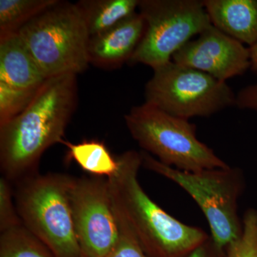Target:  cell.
Instances as JSON below:
<instances>
[{"instance_id": "obj_16", "label": "cell", "mask_w": 257, "mask_h": 257, "mask_svg": "<svg viewBox=\"0 0 257 257\" xmlns=\"http://www.w3.org/2000/svg\"><path fill=\"white\" fill-rule=\"evenodd\" d=\"M59 0H0V36L18 32Z\"/></svg>"}, {"instance_id": "obj_23", "label": "cell", "mask_w": 257, "mask_h": 257, "mask_svg": "<svg viewBox=\"0 0 257 257\" xmlns=\"http://www.w3.org/2000/svg\"><path fill=\"white\" fill-rule=\"evenodd\" d=\"M186 257H226V248L219 247L210 236Z\"/></svg>"}, {"instance_id": "obj_12", "label": "cell", "mask_w": 257, "mask_h": 257, "mask_svg": "<svg viewBox=\"0 0 257 257\" xmlns=\"http://www.w3.org/2000/svg\"><path fill=\"white\" fill-rule=\"evenodd\" d=\"M47 79L18 32L0 36V82L37 92Z\"/></svg>"}, {"instance_id": "obj_6", "label": "cell", "mask_w": 257, "mask_h": 257, "mask_svg": "<svg viewBox=\"0 0 257 257\" xmlns=\"http://www.w3.org/2000/svg\"><path fill=\"white\" fill-rule=\"evenodd\" d=\"M143 166L170 179L186 191L202 211L214 242L222 248L237 239L242 231L238 201L243 189L241 170L230 166L200 172H184L162 164L141 152Z\"/></svg>"}, {"instance_id": "obj_14", "label": "cell", "mask_w": 257, "mask_h": 257, "mask_svg": "<svg viewBox=\"0 0 257 257\" xmlns=\"http://www.w3.org/2000/svg\"><path fill=\"white\" fill-rule=\"evenodd\" d=\"M140 0H81L75 3L89 37L110 30L138 9Z\"/></svg>"}, {"instance_id": "obj_1", "label": "cell", "mask_w": 257, "mask_h": 257, "mask_svg": "<svg viewBox=\"0 0 257 257\" xmlns=\"http://www.w3.org/2000/svg\"><path fill=\"white\" fill-rule=\"evenodd\" d=\"M77 74L47 79L20 114L0 125V169L11 183L37 174L47 149L63 144L77 105Z\"/></svg>"}, {"instance_id": "obj_19", "label": "cell", "mask_w": 257, "mask_h": 257, "mask_svg": "<svg viewBox=\"0 0 257 257\" xmlns=\"http://www.w3.org/2000/svg\"><path fill=\"white\" fill-rule=\"evenodd\" d=\"M37 92L19 90L0 82V125L23 111Z\"/></svg>"}, {"instance_id": "obj_10", "label": "cell", "mask_w": 257, "mask_h": 257, "mask_svg": "<svg viewBox=\"0 0 257 257\" xmlns=\"http://www.w3.org/2000/svg\"><path fill=\"white\" fill-rule=\"evenodd\" d=\"M172 61L224 82L251 66L248 47L212 25L176 52Z\"/></svg>"}, {"instance_id": "obj_25", "label": "cell", "mask_w": 257, "mask_h": 257, "mask_svg": "<svg viewBox=\"0 0 257 257\" xmlns=\"http://www.w3.org/2000/svg\"><path fill=\"white\" fill-rule=\"evenodd\" d=\"M82 257H87V256H84V255H83V254H82Z\"/></svg>"}, {"instance_id": "obj_11", "label": "cell", "mask_w": 257, "mask_h": 257, "mask_svg": "<svg viewBox=\"0 0 257 257\" xmlns=\"http://www.w3.org/2000/svg\"><path fill=\"white\" fill-rule=\"evenodd\" d=\"M145 28L143 17L135 13L110 30L90 37L87 50L89 63L101 68L114 69L130 62Z\"/></svg>"}, {"instance_id": "obj_13", "label": "cell", "mask_w": 257, "mask_h": 257, "mask_svg": "<svg viewBox=\"0 0 257 257\" xmlns=\"http://www.w3.org/2000/svg\"><path fill=\"white\" fill-rule=\"evenodd\" d=\"M211 23L221 32L252 46L257 42V0H204Z\"/></svg>"}, {"instance_id": "obj_22", "label": "cell", "mask_w": 257, "mask_h": 257, "mask_svg": "<svg viewBox=\"0 0 257 257\" xmlns=\"http://www.w3.org/2000/svg\"><path fill=\"white\" fill-rule=\"evenodd\" d=\"M236 106L240 109L257 111V83L250 84L238 92Z\"/></svg>"}, {"instance_id": "obj_20", "label": "cell", "mask_w": 257, "mask_h": 257, "mask_svg": "<svg viewBox=\"0 0 257 257\" xmlns=\"http://www.w3.org/2000/svg\"><path fill=\"white\" fill-rule=\"evenodd\" d=\"M11 182L3 176L0 177V232L23 224L16 204L13 201L14 191Z\"/></svg>"}, {"instance_id": "obj_24", "label": "cell", "mask_w": 257, "mask_h": 257, "mask_svg": "<svg viewBox=\"0 0 257 257\" xmlns=\"http://www.w3.org/2000/svg\"><path fill=\"white\" fill-rule=\"evenodd\" d=\"M248 50H249L250 63H251L250 69L253 73L257 74V42L253 44L252 46L248 47Z\"/></svg>"}, {"instance_id": "obj_9", "label": "cell", "mask_w": 257, "mask_h": 257, "mask_svg": "<svg viewBox=\"0 0 257 257\" xmlns=\"http://www.w3.org/2000/svg\"><path fill=\"white\" fill-rule=\"evenodd\" d=\"M70 205L82 254L87 257L107 256L119 238L108 179L74 177Z\"/></svg>"}, {"instance_id": "obj_18", "label": "cell", "mask_w": 257, "mask_h": 257, "mask_svg": "<svg viewBox=\"0 0 257 257\" xmlns=\"http://www.w3.org/2000/svg\"><path fill=\"white\" fill-rule=\"evenodd\" d=\"M226 257H257V211L249 209L242 219V231L226 248Z\"/></svg>"}, {"instance_id": "obj_8", "label": "cell", "mask_w": 257, "mask_h": 257, "mask_svg": "<svg viewBox=\"0 0 257 257\" xmlns=\"http://www.w3.org/2000/svg\"><path fill=\"white\" fill-rule=\"evenodd\" d=\"M138 9L146 28L128 62L153 69L172 61L192 37L212 25L199 0H140Z\"/></svg>"}, {"instance_id": "obj_3", "label": "cell", "mask_w": 257, "mask_h": 257, "mask_svg": "<svg viewBox=\"0 0 257 257\" xmlns=\"http://www.w3.org/2000/svg\"><path fill=\"white\" fill-rule=\"evenodd\" d=\"M74 177L63 174L30 176L16 183L19 216L25 227L55 257H82L70 205Z\"/></svg>"}, {"instance_id": "obj_21", "label": "cell", "mask_w": 257, "mask_h": 257, "mask_svg": "<svg viewBox=\"0 0 257 257\" xmlns=\"http://www.w3.org/2000/svg\"><path fill=\"white\" fill-rule=\"evenodd\" d=\"M117 224L119 238L114 248L106 257H150L144 251L135 236L122 224L118 221Z\"/></svg>"}, {"instance_id": "obj_2", "label": "cell", "mask_w": 257, "mask_h": 257, "mask_svg": "<svg viewBox=\"0 0 257 257\" xmlns=\"http://www.w3.org/2000/svg\"><path fill=\"white\" fill-rule=\"evenodd\" d=\"M119 168L108 178L116 220L150 257H186L207 241L204 230L177 220L147 195L139 182L141 152L117 156Z\"/></svg>"}, {"instance_id": "obj_7", "label": "cell", "mask_w": 257, "mask_h": 257, "mask_svg": "<svg viewBox=\"0 0 257 257\" xmlns=\"http://www.w3.org/2000/svg\"><path fill=\"white\" fill-rule=\"evenodd\" d=\"M153 70L145 85V102L172 116L208 117L236 106L232 89L209 74L172 60Z\"/></svg>"}, {"instance_id": "obj_17", "label": "cell", "mask_w": 257, "mask_h": 257, "mask_svg": "<svg viewBox=\"0 0 257 257\" xmlns=\"http://www.w3.org/2000/svg\"><path fill=\"white\" fill-rule=\"evenodd\" d=\"M0 257H55L24 225L2 232Z\"/></svg>"}, {"instance_id": "obj_4", "label": "cell", "mask_w": 257, "mask_h": 257, "mask_svg": "<svg viewBox=\"0 0 257 257\" xmlns=\"http://www.w3.org/2000/svg\"><path fill=\"white\" fill-rule=\"evenodd\" d=\"M134 140L162 164L184 172L226 168L229 165L199 141L196 126L145 102L124 115Z\"/></svg>"}, {"instance_id": "obj_5", "label": "cell", "mask_w": 257, "mask_h": 257, "mask_svg": "<svg viewBox=\"0 0 257 257\" xmlns=\"http://www.w3.org/2000/svg\"><path fill=\"white\" fill-rule=\"evenodd\" d=\"M18 33L47 79L82 73L89 65L90 37L75 3L57 2Z\"/></svg>"}, {"instance_id": "obj_15", "label": "cell", "mask_w": 257, "mask_h": 257, "mask_svg": "<svg viewBox=\"0 0 257 257\" xmlns=\"http://www.w3.org/2000/svg\"><path fill=\"white\" fill-rule=\"evenodd\" d=\"M63 145L68 149L67 160L74 161L83 171L93 177L110 178L117 172V157L111 155L103 142L91 140L74 144L64 140Z\"/></svg>"}]
</instances>
